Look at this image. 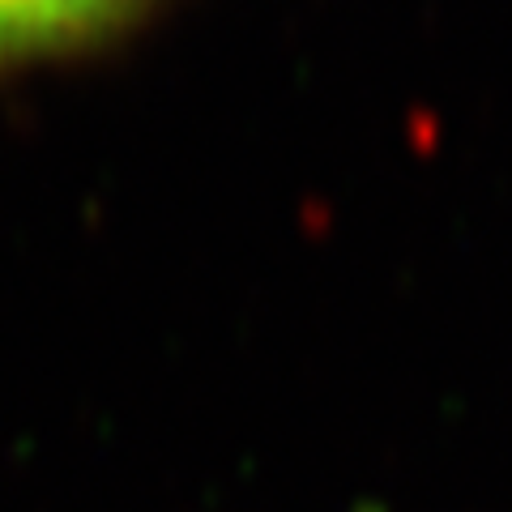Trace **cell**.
Wrapping results in <instances>:
<instances>
[{"mask_svg":"<svg viewBox=\"0 0 512 512\" xmlns=\"http://www.w3.org/2000/svg\"><path fill=\"white\" fill-rule=\"evenodd\" d=\"M150 5L154 0H0V73L103 43Z\"/></svg>","mask_w":512,"mask_h":512,"instance_id":"1","label":"cell"}]
</instances>
